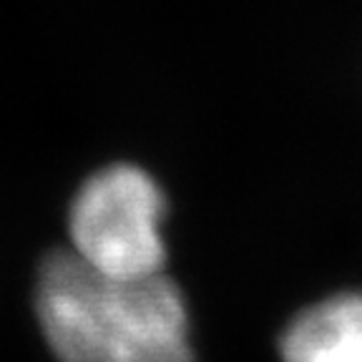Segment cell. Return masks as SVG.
<instances>
[{"mask_svg": "<svg viewBox=\"0 0 362 362\" xmlns=\"http://www.w3.org/2000/svg\"><path fill=\"white\" fill-rule=\"evenodd\" d=\"M164 192L141 166L111 164L90 174L68 209L74 252L111 277H148L164 269Z\"/></svg>", "mask_w": 362, "mask_h": 362, "instance_id": "7a4b0ae2", "label": "cell"}, {"mask_svg": "<svg viewBox=\"0 0 362 362\" xmlns=\"http://www.w3.org/2000/svg\"><path fill=\"white\" fill-rule=\"evenodd\" d=\"M279 352L284 362H362V294L307 307L284 329Z\"/></svg>", "mask_w": 362, "mask_h": 362, "instance_id": "3957f363", "label": "cell"}, {"mask_svg": "<svg viewBox=\"0 0 362 362\" xmlns=\"http://www.w3.org/2000/svg\"><path fill=\"white\" fill-rule=\"evenodd\" d=\"M35 312L61 362H194L184 294L169 277H111L76 252L45 257Z\"/></svg>", "mask_w": 362, "mask_h": 362, "instance_id": "6da1fadb", "label": "cell"}]
</instances>
